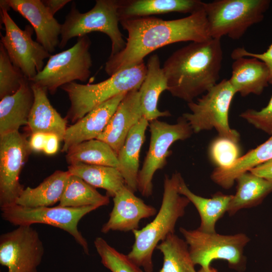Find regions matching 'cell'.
<instances>
[{"mask_svg":"<svg viewBox=\"0 0 272 272\" xmlns=\"http://www.w3.org/2000/svg\"><path fill=\"white\" fill-rule=\"evenodd\" d=\"M119 23L128 36L124 48L109 56L105 63V70L109 76L143 62L147 55L166 45L184 41L201 42L211 38L203 8L175 20L146 17L123 19Z\"/></svg>","mask_w":272,"mask_h":272,"instance_id":"6da1fadb","label":"cell"},{"mask_svg":"<svg viewBox=\"0 0 272 272\" xmlns=\"http://www.w3.org/2000/svg\"><path fill=\"white\" fill-rule=\"evenodd\" d=\"M223 55L217 38L191 42L176 50L162 67L167 91L187 103L193 101L218 83Z\"/></svg>","mask_w":272,"mask_h":272,"instance_id":"7a4b0ae2","label":"cell"},{"mask_svg":"<svg viewBox=\"0 0 272 272\" xmlns=\"http://www.w3.org/2000/svg\"><path fill=\"white\" fill-rule=\"evenodd\" d=\"M179 172L170 177L165 175L164 190L161 207L152 222L140 230L132 232L134 242L131 251L127 255L128 258L146 272H153V254L157 245L167 236L175 233L178 220L183 217L185 209L190 202L185 196L180 194L178 186L181 178Z\"/></svg>","mask_w":272,"mask_h":272,"instance_id":"3957f363","label":"cell"},{"mask_svg":"<svg viewBox=\"0 0 272 272\" xmlns=\"http://www.w3.org/2000/svg\"><path fill=\"white\" fill-rule=\"evenodd\" d=\"M144 61L122 69L95 84L72 82L60 88L67 95L71 105L66 118L75 123L92 110L113 97L139 89L146 75Z\"/></svg>","mask_w":272,"mask_h":272,"instance_id":"277c9868","label":"cell"},{"mask_svg":"<svg viewBox=\"0 0 272 272\" xmlns=\"http://www.w3.org/2000/svg\"><path fill=\"white\" fill-rule=\"evenodd\" d=\"M119 1L97 0L92 9L82 13L73 3L61 25L58 47L63 48L74 37L87 35L93 32H100L107 35L110 39L111 51L109 56L121 51L126 42L119 28Z\"/></svg>","mask_w":272,"mask_h":272,"instance_id":"5b68a950","label":"cell"},{"mask_svg":"<svg viewBox=\"0 0 272 272\" xmlns=\"http://www.w3.org/2000/svg\"><path fill=\"white\" fill-rule=\"evenodd\" d=\"M269 0H216L203 2L211 38L237 40L250 27L261 22Z\"/></svg>","mask_w":272,"mask_h":272,"instance_id":"8992f818","label":"cell"},{"mask_svg":"<svg viewBox=\"0 0 272 272\" xmlns=\"http://www.w3.org/2000/svg\"><path fill=\"white\" fill-rule=\"evenodd\" d=\"M179 231L187 243L194 265L208 268L216 259L226 260L230 267L238 271L245 269L246 258L244 249L250 241L244 233L221 235L207 233L198 229L187 230L179 228Z\"/></svg>","mask_w":272,"mask_h":272,"instance_id":"52a82bcc","label":"cell"},{"mask_svg":"<svg viewBox=\"0 0 272 272\" xmlns=\"http://www.w3.org/2000/svg\"><path fill=\"white\" fill-rule=\"evenodd\" d=\"M236 93L229 80L223 79L195 102L187 103L190 112L182 114L193 132L215 128L219 135L238 143L240 134L231 128L229 113L231 102Z\"/></svg>","mask_w":272,"mask_h":272,"instance_id":"ba28073f","label":"cell"},{"mask_svg":"<svg viewBox=\"0 0 272 272\" xmlns=\"http://www.w3.org/2000/svg\"><path fill=\"white\" fill-rule=\"evenodd\" d=\"M91 44L87 35L78 37L71 48L50 55L43 70L30 81L45 88L52 95L66 84L76 80L86 82L92 66Z\"/></svg>","mask_w":272,"mask_h":272,"instance_id":"9c48e42d","label":"cell"},{"mask_svg":"<svg viewBox=\"0 0 272 272\" xmlns=\"http://www.w3.org/2000/svg\"><path fill=\"white\" fill-rule=\"evenodd\" d=\"M98 208L92 206L73 208L59 205L53 207L30 208L16 204L1 210L3 219L15 226L43 224L65 231L72 236L84 252L88 254V243L79 230L78 226L82 218Z\"/></svg>","mask_w":272,"mask_h":272,"instance_id":"30bf717a","label":"cell"},{"mask_svg":"<svg viewBox=\"0 0 272 272\" xmlns=\"http://www.w3.org/2000/svg\"><path fill=\"white\" fill-rule=\"evenodd\" d=\"M151 133L149 150L145 157L138 179V189L146 197L152 195L153 178L155 172L167 164V158L171 151V146L175 142L189 138L193 131L186 120L180 117L175 124H169L158 119L150 122Z\"/></svg>","mask_w":272,"mask_h":272,"instance_id":"8fae6325","label":"cell"},{"mask_svg":"<svg viewBox=\"0 0 272 272\" xmlns=\"http://www.w3.org/2000/svg\"><path fill=\"white\" fill-rule=\"evenodd\" d=\"M0 14L5 30V35L1 34V43L14 65L30 81L43 70L44 61L49 58L50 53L33 40L34 30L31 25H27L24 29H21L4 7H1Z\"/></svg>","mask_w":272,"mask_h":272,"instance_id":"7c38bea8","label":"cell"},{"mask_svg":"<svg viewBox=\"0 0 272 272\" xmlns=\"http://www.w3.org/2000/svg\"><path fill=\"white\" fill-rule=\"evenodd\" d=\"M32 150L19 131L0 136V207L16 204L24 189L19 181L23 167Z\"/></svg>","mask_w":272,"mask_h":272,"instance_id":"4fadbf2b","label":"cell"},{"mask_svg":"<svg viewBox=\"0 0 272 272\" xmlns=\"http://www.w3.org/2000/svg\"><path fill=\"white\" fill-rule=\"evenodd\" d=\"M44 253L39 234L31 226H20L0 236V263L8 272H38Z\"/></svg>","mask_w":272,"mask_h":272,"instance_id":"5bb4252c","label":"cell"},{"mask_svg":"<svg viewBox=\"0 0 272 272\" xmlns=\"http://www.w3.org/2000/svg\"><path fill=\"white\" fill-rule=\"evenodd\" d=\"M0 7L12 9L29 22L36 41L50 53L58 46L61 25L51 15L41 0H1Z\"/></svg>","mask_w":272,"mask_h":272,"instance_id":"9a60e30c","label":"cell"},{"mask_svg":"<svg viewBox=\"0 0 272 272\" xmlns=\"http://www.w3.org/2000/svg\"><path fill=\"white\" fill-rule=\"evenodd\" d=\"M113 207L101 231L106 234L111 231L127 232L137 230L142 219L157 214V210L147 205L135 196L126 186L113 197Z\"/></svg>","mask_w":272,"mask_h":272,"instance_id":"2e32d148","label":"cell"},{"mask_svg":"<svg viewBox=\"0 0 272 272\" xmlns=\"http://www.w3.org/2000/svg\"><path fill=\"white\" fill-rule=\"evenodd\" d=\"M143 117L139 89L131 90L125 94L97 139L108 144L117 155L129 131Z\"/></svg>","mask_w":272,"mask_h":272,"instance_id":"e0dca14e","label":"cell"},{"mask_svg":"<svg viewBox=\"0 0 272 272\" xmlns=\"http://www.w3.org/2000/svg\"><path fill=\"white\" fill-rule=\"evenodd\" d=\"M127 93H121L100 104L67 127L61 152L66 153L72 147L79 143L97 139Z\"/></svg>","mask_w":272,"mask_h":272,"instance_id":"ac0fdd59","label":"cell"},{"mask_svg":"<svg viewBox=\"0 0 272 272\" xmlns=\"http://www.w3.org/2000/svg\"><path fill=\"white\" fill-rule=\"evenodd\" d=\"M34 101L30 81L26 78L19 89L0 101V136L19 131L28 124Z\"/></svg>","mask_w":272,"mask_h":272,"instance_id":"d6986e66","label":"cell"},{"mask_svg":"<svg viewBox=\"0 0 272 272\" xmlns=\"http://www.w3.org/2000/svg\"><path fill=\"white\" fill-rule=\"evenodd\" d=\"M31 84L34 101L27 125L31 134L38 132L53 134L60 141H63L67 127V120L62 117L52 106L46 89L31 82Z\"/></svg>","mask_w":272,"mask_h":272,"instance_id":"ffe728a7","label":"cell"},{"mask_svg":"<svg viewBox=\"0 0 272 272\" xmlns=\"http://www.w3.org/2000/svg\"><path fill=\"white\" fill-rule=\"evenodd\" d=\"M269 70L262 61L253 57L234 59L229 81L236 93L243 97L260 95L269 84Z\"/></svg>","mask_w":272,"mask_h":272,"instance_id":"44dd1931","label":"cell"},{"mask_svg":"<svg viewBox=\"0 0 272 272\" xmlns=\"http://www.w3.org/2000/svg\"><path fill=\"white\" fill-rule=\"evenodd\" d=\"M146 66V75L139 91L143 117L151 122L171 114L168 111H161L158 108L160 95L168 89L167 79L158 55H151Z\"/></svg>","mask_w":272,"mask_h":272,"instance_id":"7402d4cb","label":"cell"},{"mask_svg":"<svg viewBox=\"0 0 272 272\" xmlns=\"http://www.w3.org/2000/svg\"><path fill=\"white\" fill-rule=\"evenodd\" d=\"M198 0H126L119 1V20L171 12L189 13L203 9Z\"/></svg>","mask_w":272,"mask_h":272,"instance_id":"603a6c76","label":"cell"},{"mask_svg":"<svg viewBox=\"0 0 272 272\" xmlns=\"http://www.w3.org/2000/svg\"><path fill=\"white\" fill-rule=\"evenodd\" d=\"M148 122L143 117L132 127L117 155V169L124 180L126 187L134 193L138 190L140 155Z\"/></svg>","mask_w":272,"mask_h":272,"instance_id":"cb8c5ba5","label":"cell"},{"mask_svg":"<svg viewBox=\"0 0 272 272\" xmlns=\"http://www.w3.org/2000/svg\"><path fill=\"white\" fill-rule=\"evenodd\" d=\"M178 191L187 197L196 209L200 219L197 229L207 233L216 232V224L227 212L233 195L218 192L211 198L199 196L189 189L182 177L180 180Z\"/></svg>","mask_w":272,"mask_h":272,"instance_id":"d4e9b609","label":"cell"},{"mask_svg":"<svg viewBox=\"0 0 272 272\" xmlns=\"http://www.w3.org/2000/svg\"><path fill=\"white\" fill-rule=\"evenodd\" d=\"M271 159L272 135L265 142L241 156L231 166L225 168L216 167L211 178L222 188L230 189L240 175Z\"/></svg>","mask_w":272,"mask_h":272,"instance_id":"484cf974","label":"cell"},{"mask_svg":"<svg viewBox=\"0 0 272 272\" xmlns=\"http://www.w3.org/2000/svg\"><path fill=\"white\" fill-rule=\"evenodd\" d=\"M70 175L69 171H55L37 186L24 188L16 204L30 208L52 206L59 202Z\"/></svg>","mask_w":272,"mask_h":272,"instance_id":"4316f807","label":"cell"},{"mask_svg":"<svg viewBox=\"0 0 272 272\" xmlns=\"http://www.w3.org/2000/svg\"><path fill=\"white\" fill-rule=\"evenodd\" d=\"M236 191L233 195L227 213L230 216L239 210L256 206L272 192V181L257 176L250 171L240 175L235 181Z\"/></svg>","mask_w":272,"mask_h":272,"instance_id":"83f0119b","label":"cell"},{"mask_svg":"<svg viewBox=\"0 0 272 272\" xmlns=\"http://www.w3.org/2000/svg\"><path fill=\"white\" fill-rule=\"evenodd\" d=\"M67 171L92 186L105 189L108 197H113L125 186L121 174L115 167L78 163L69 165Z\"/></svg>","mask_w":272,"mask_h":272,"instance_id":"f1b7e54d","label":"cell"},{"mask_svg":"<svg viewBox=\"0 0 272 272\" xmlns=\"http://www.w3.org/2000/svg\"><path fill=\"white\" fill-rule=\"evenodd\" d=\"M66 153V161L69 165L83 163L118 167L116 153L108 144L97 139L79 143Z\"/></svg>","mask_w":272,"mask_h":272,"instance_id":"f546056e","label":"cell"},{"mask_svg":"<svg viewBox=\"0 0 272 272\" xmlns=\"http://www.w3.org/2000/svg\"><path fill=\"white\" fill-rule=\"evenodd\" d=\"M156 249L163 256L159 272H196L187 243L175 233L169 234Z\"/></svg>","mask_w":272,"mask_h":272,"instance_id":"4dcf8cb0","label":"cell"},{"mask_svg":"<svg viewBox=\"0 0 272 272\" xmlns=\"http://www.w3.org/2000/svg\"><path fill=\"white\" fill-rule=\"evenodd\" d=\"M109 197L100 193L96 188L84 180L71 174L58 205L79 208L107 206Z\"/></svg>","mask_w":272,"mask_h":272,"instance_id":"1f68e13d","label":"cell"},{"mask_svg":"<svg viewBox=\"0 0 272 272\" xmlns=\"http://www.w3.org/2000/svg\"><path fill=\"white\" fill-rule=\"evenodd\" d=\"M94 244L101 257V263L111 272H143L127 255L111 246L102 237H96Z\"/></svg>","mask_w":272,"mask_h":272,"instance_id":"d6a6232c","label":"cell"},{"mask_svg":"<svg viewBox=\"0 0 272 272\" xmlns=\"http://www.w3.org/2000/svg\"><path fill=\"white\" fill-rule=\"evenodd\" d=\"M26 78L21 70L12 63L0 43V99L17 92Z\"/></svg>","mask_w":272,"mask_h":272,"instance_id":"836d02e7","label":"cell"},{"mask_svg":"<svg viewBox=\"0 0 272 272\" xmlns=\"http://www.w3.org/2000/svg\"><path fill=\"white\" fill-rule=\"evenodd\" d=\"M238 143L220 135L212 142L209 147V156L217 168H228L241 157Z\"/></svg>","mask_w":272,"mask_h":272,"instance_id":"e575fe53","label":"cell"},{"mask_svg":"<svg viewBox=\"0 0 272 272\" xmlns=\"http://www.w3.org/2000/svg\"><path fill=\"white\" fill-rule=\"evenodd\" d=\"M239 116L256 128L271 135L272 96L267 105L261 110L249 109L242 112Z\"/></svg>","mask_w":272,"mask_h":272,"instance_id":"d590c367","label":"cell"},{"mask_svg":"<svg viewBox=\"0 0 272 272\" xmlns=\"http://www.w3.org/2000/svg\"><path fill=\"white\" fill-rule=\"evenodd\" d=\"M231 55L233 59L241 57H253L264 62L269 70V84L272 85V43L263 53H253L247 51L244 47H237L232 51Z\"/></svg>","mask_w":272,"mask_h":272,"instance_id":"8d00e7d4","label":"cell"},{"mask_svg":"<svg viewBox=\"0 0 272 272\" xmlns=\"http://www.w3.org/2000/svg\"><path fill=\"white\" fill-rule=\"evenodd\" d=\"M249 171L257 176L272 181V159L256 166Z\"/></svg>","mask_w":272,"mask_h":272,"instance_id":"74e56055","label":"cell"},{"mask_svg":"<svg viewBox=\"0 0 272 272\" xmlns=\"http://www.w3.org/2000/svg\"><path fill=\"white\" fill-rule=\"evenodd\" d=\"M47 134L40 132L31 134L29 143L32 151H43Z\"/></svg>","mask_w":272,"mask_h":272,"instance_id":"f35d334b","label":"cell"},{"mask_svg":"<svg viewBox=\"0 0 272 272\" xmlns=\"http://www.w3.org/2000/svg\"><path fill=\"white\" fill-rule=\"evenodd\" d=\"M59 138L55 134H47L43 152L47 155L56 153L59 148Z\"/></svg>","mask_w":272,"mask_h":272,"instance_id":"ab89813d","label":"cell"},{"mask_svg":"<svg viewBox=\"0 0 272 272\" xmlns=\"http://www.w3.org/2000/svg\"><path fill=\"white\" fill-rule=\"evenodd\" d=\"M50 13L54 16L55 14L71 2L70 0H41Z\"/></svg>","mask_w":272,"mask_h":272,"instance_id":"60d3db41","label":"cell"},{"mask_svg":"<svg viewBox=\"0 0 272 272\" xmlns=\"http://www.w3.org/2000/svg\"><path fill=\"white\" fill-rule=\"evenodd\" d=\"M197 272H218V271L216 269L214 268V267H212V266H210V267L208 268L201 267L200 269Z\"/></svg>","mask_w":272,"mask_h":272,"instance_id":"b9f144b4","label":"cell"}]
</instances>
